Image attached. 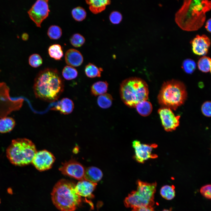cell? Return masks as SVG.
Segmentation results:
<instances>
[{"mask_svg": "<svg viewBox=\"0 0 211 211\" xmlns=\"http://www.w3.org/2000/svg\"><path fill=\"white\" fill-rule=\"evenodd\" d=\"M211 8V2L210 1L184 0L175 14V22L183 30H198L204 24L206 13L210 10Z\"/></svg>", "mask_w": 211, "mask_h": 211, "instance_id": "6da1fadb", "label": "cell"}, {"mask_svg": "<svg viewBox=\"0 0 211 211\" xmlns=\"http://www.w3.org/2000/svg\"><path fill=\"white\" fill-rule=\"evenodd\" d=\"M64 82L56 69L47 68L39 72L33 87L35 97L49 102L58 100L64 91Z\"/></svg>", "mask_w": 211, "mask_h": 211, "instance_id": "7a4b0ae2", "label": "cell"}, {"mask_svg": "<svg viewBox=\"0 0 211 211\" xmlns=\"http://www.w3.org/2000/svg\"><path fill=\"white\" fill-rule=\"evenodd\" d=\"M76 185L72 181L62 179L54 186L51 193L52 200L60 211H74L80 205L81 198L76 191Z\"/></svg>", "mask_w": 211, "mask_h": 211, "instance_id": "3957f363", "label": "cell"}, {"mask_svg": "<svg viewBox=\"0 0 211 211\" xmlns=\"http://www.w3.org/2000/svg\"><path fill=\"white\" fill-rule=\"evenodd\" d=\"M120 92L122 101L130 108H135L139 103L148 98V85L138 78L130 77L124 80L120 85Z\"/></svg>", "mask_w": 211, "mask_h": 211, "instance_id": "277c9868", "label": "cell"}, {"mask_svg": "<svg viewBox=\"0 0 211 211\" xmlns=\"http://www.w3.org/2000/svg\"><path fill=\"white\" fill-rule=\"evenodd\" d=\"M187 97L186 88L180 81L172 80L165 82L158 96L159 103L163 107L176 110L183 105Z\"/></svg>", "mask_w": 211, "mask_h": 211, "instance_id": "5b68a950", "label": "cell"}, {"mask_svg": "<svg viewBox=\"0 0 211 211\" xmlns=\"http://www.w3.org/2000/svg\"><path fill=\"white\" fill-rule=\"evenodd\" d=\"M34 144L26 138L13 140L6 151L7 156L12 164L18 166L32 163L37 152Z\"/></svg>", "mask_w": 211, "mask_h": 211, "instance_id": "8992f818", "label": "cell"}, {"mask_svg": "<svg viewBox=\"0 0 211 211\" xmlns=\"http://www.w3.org/2000/svg\"><path fill=\"white\" fill-rule=\"evenodd\" d=\"M136 190L128 195L124 200L127 207H152L154 203V194L156 191V182L147 183L138 180Z\"/></svg>", "mask_w": 211, "mask_h": 211, "instance_id": "52a82bcc", "label": "cell"}, {"mask_svg": "<svg viewBox=\"0 0 211 211\" xmlns=\"http://www.w3.org/2000/svg\"><path fill=\"white\" fill-rule=\"evenodd\" d=\"M9 93V89L6 84L0 83V118L5 117L12 111L18 110L23 104V99H12Z\"/></svg>", "mask_w": 211, "mask_h": 211, "instance_id": "ba28073f", "label": "cell"}, {"mask_svg": "<svg viewBox=\"0 0 211 211\" xmlns=\"http://www.w3.org/2000/svg\"><path fill=\"white\" fill-rule=\"evenodd\" d=\"M48 2V0H37L28 12L30 18L38 27H41L42 22L49 15Z\"/></svg>", "mask_w": 211, "mask_h": 211, "instance_id": "9c48e42d", "label": "cell"}, {"mask_svg": "<svg viewBox=\"0 0 211 211\" xmlns=\"http://www.w3.org/2000/svg\"><path fill=\"white\" fill-rule=\"evenodd\" d=\"M132 146L135 153L134 159L138 163L143 164L149 159L157 157L156 154L152 153L153 149L157 147V145L156 144H142L136 140L132 142Z\"/></svg>", "mask_w": 211, "mask_h": 211, "instance_id": "30bf717a", "label": "cell"}, {"mask_svg": "<svg viewBox=\"0 0 211 211\" xmlns=\"http://www.w3.org/2000/svg\"><path fill=\"white\" fill-rule=\"evenodd\" d=\"M59 170L64 175L80 181L84 180V167L75 160H70L63 163Z\"/></svg>", "mask_w": 211, "mask_h": 211, "instance_id": "8fae6325", "label": "cell"}, {"mask_svg": "<svg viewBox=\"0 0 211 211\" xmlns=\"http://www.w3.org/2000/svg\"><path fill=\"white\" fill-rule=\"evenodd\" d=\"M55 159L51 153L43 150L37 152L32 163L38 170L43 171L51 168Z\"/></svg>", "mask_w": 211, "mask_h": 211, "instance_id": "7c38bea8", "label": "cell"}, {"mask_svg": "<svg viewBox=\"0 0 211 211\" xmlns=\"http://www.w3.org/2000/svg\"><path fill=\"white\" fill-rule=\"evenodd\" d=\"M162 125L166 131L175 130L179 126L180 116H176L169 108L162 107L158 111Z\"/></svg>", "mask_w": 211, "mask_h": 211, "instance_id": "4fadbf2b", "label": "cell"}, {"mask_svg": "<svg viewBox=\"0 0 211 211\" xmlns=\"http://www.w3.org/2000/svg\"><path fill=\"white\" fill-rule=\"evenodd\" d=\"M210 44V40L207 36L197 35L192 41L193 51L198 55H205L208 52Z\"/></svg>", "mask_w": 211, "mask_h": 211, "instance_id": "5bb4252c", "label": "cell"}, {"mask_svg": "<svg viewBox=\"0 0 211 211\" xmlns=\"http://www.w3.org/2000/svg\"><path fill=\"white\" fill-rule=\"evenodd\" d=\"M97 185V183L91 182L86 180L80 181L76 185L75 190L81 197L92 198L94 197L92 193Z\"/></svg>", "mask_w": 211, "mask_h": 211, "instance_id": "9a60e30c", "label": "cell"}, {"mask_svg": "<svg viewBox=\"0 0 211 211\" xmlns=\"http://www.w3.org/2000/svg\"><path fill=\"white\" fill-rule=\"evenodd\" d=\"M65 60L68 66L72 67H77L83 63L84 59L81 53L74 49L68 50L65 55Z\"/></svg>", "mask_w": 211, "mask_h": 211, "instance_id": "2e32d148", "label": "cell"}, {"mask_svg": "<svg viewBox=\"0 0 211 211\" xmlns=\"http://www.w3.org/2000/svg\"><path fill=\"white\" fill-rule=\"evenodd\" d=\"M103 176L101 171L96 167L90 166L85 170L84 180L97 183L101 180Z\"/></svg>", "mask_w": 211, "mask_h": 211, "instance_id": "e0dca14e", "label": "cell"}, {"mask_svg": "<svg viewBox=\"0 0 211 211\" xmlns=\"http://www.w3.org/2000/svg\"><path fill=\"white\" fill-rule=\"evenodd\" d=\"M74 108V105L72 101L68 98H65L62 99L52 110L59 111L61 114L67 115L72 112Z\"/></svg>", "mask_w": 211, "mask_h": 211, "instance_id": "ac0fdd59", "label": "cell"}, {"mask_svg": "<svg viewBox=\"0 0 211 211\" xmlns=\"http://www.w3.org/2000/svg\"><path fill=\"white\" fill-rule=\"evenodd\" d=\"M86 3L89 5V9L94 14L99 13L104 10L107 5L109 4V0H87Z\"/></svg>", "mask_w": 211, "mask_h": 211, "instance_id": "d6986e66", "label": "cell"}, {"mask_svg": "<svg viewBox=\"0 0 211 211\" xmlns=\"http://www.w3.org/2000/svg\"><path fill=\"white\" fill-rule=\"evenodd\" d=\"M108 84L106 81H100L94 83L91 87L92 95L96 96L105 93L108 90Z\"/></svg>", "mask_w": 211, "mask_h": 211, "instance_id": "ffe728a7", "label": "cell"}, {"mask_svg": "<svg viewBox=\"0 0 211 211\" xmlns=\"http://www.w3.org/2000/svg\"><path fill=\"white\" fill-rule=\"evenodd\" d=\"M135 108L138 113L143 116H147L149 115L152 110L151 103L147 100L139 102L136 105Z\"/></svg>", "mask_w": 211, "mask_h": 211, "instance_id": "44dd1931", "label": "cell"}, {"mask_svg": "<svg viewBox=\"0 0 211 211\" xmlns=\"http://www.w3.org/2000/svg\"><path fill=\"white\" fill-rule=\"evenodd\" d=\"M15 121L11 118L5 117L0 119V132L4 133L9 132L13 128Z\"/></svg>", "mask_w": 211, "mask_h": 211, "instance_id": "7402d4cb", "label": "cell"}, {"mask_svg": "<svg viewBox=\"0 0 211 211\" xmlns=\"http://www.w3.org/2000/svg\"><path fill=\"white\" fill-rule=\"evenodd\" d=\"M103 71L101 68H98L95 65L89 63L85 66V72L86 76L89 78L100 77L101 72Z\"/></svg>", "mask_w": 211, "mask_h": 211, "instance_id": "603a6c76", "label": "cell"}, {"mask_svg": "<svg viewBox=\"0 0 211 211\" xmlns=\"http://www.w3.org/2000/svg\"><path fill=\"white\" fill-rule=\"evenodd\" d=\"M48 53L51 58L56 60H60L63 56L61 46L58 44H54L50 46L48 49Z\"/></svg>", "mask_w": 211, "mask_h": 211, "instance_id": "cb8c5ba5", "label": "cell"}, {"mask_svg": "<svg viewBox=\"0 0 211 211\" xmlns=\"http://www.w3.org/2000/svg\"><path fill=\"white\" fill-rule=\"evenodd\" d=\"M113 98L109 94L105 93L98 96L97 103L101 108L106 109L110 107L112 103Z\"/></svg>", "mask_w": 211, "mask_h": 211, "instance_id": "d4e9b609", "label": "cell"}, {"mask_svg": "<svg viewBox=\"0 0 211 211\" xmlns=\"http://www.w3.org/2000/svg\"><path fill=\"white\" fill-rule=\"evenodd\" d=\"M198 66L199 69L203 72H210L211 59L206 56L201 57L198 62Z\"/></svg>", "mask_w": 211, "mask_h": 211, "instance_id": "484cf974", "label": "cell"}, {"mask_svg": "<svg viewBox=\"0 0 211 211\" xmlns=\"http://www.w3.org/2000/svg\"><path fill=\"white\" fill-rule=\"evenodd\" d=\"M160 193L164 198L167 200H172L175 196L174 187L173 186H164L161 189Z\"/></svg>", "mask_w": 211, "mask_h": 211, "instance_id": "4316f807", "label": "cell"}, {"mask_svg": "<svg viewBox=\"0 0 211 211\" xmlns=\"http://www.w3.org/2000/svg\"><path fill=\"white\" fill-rule=\"evenodd\" d=\"M62 75L65 79L69 80L76 78L78 76V73L76 69L73 67L67 65L63 68L62 72Z\"/></svg>", "mask_w": 211, "mask_h": 211, "instance_id": "83f0119b", "label": "cell"}, {"mask_svg": "<svg viewBox=\"0 0 211 211\" xmlns=\"http://www.w3.org/2000/svg\"><path fill=\"white\" fill-rule=\"evenodd\" d=\"M71 13L73 18L78 21H83L86 16L85 10L81 6H77L73 9Z\"/></svg>", "mask_w": 211, "mask_h": 211, "instance_id": "f1b7e54d", "label": "cell"}, {"mask_svg": "<svg viewBox=\"0 0 211 211\" xmlns=\"http://www.w3.org/2000/svg\"><path fill=\"white\" fill-rule=\"evenodd\" d=\"M62 31L61 28L57 25H52L49 28L47 34L51 39L57 40L62 36Z\"/></svg>", "mask_w": 211, "mask_h": 211, "instance_id": "f546056e", "label": "cell"}, {"mask_svg": "<svg viewBox=\"0 0 211 211\" xmlns=\"http://www.w3.org/2000/svg\"><path fill=\"white\" fill-rule=\"evenodd\" d=\"M196 67V64L195 62L191 59H186L183 62L182 68L187 73H192L195 70Z\"/></svg>", "mask_w": 211, "mask_h": 211, "instance_id": "4dcf8cb0", "label": "cell"}, {"mask_svg": "<svg viewBox=\"0 0 211 211\" xmlns=\"http://www.w3.org/2000/svg\"><path fill=\"white\" fill-rule=\"evenodd\" d=\"M84 38L80 34L76 33L73 34L70 39L71 44L76 47L81 46L85 43Z\"/></svg>", "mask_w": 211, "mask_h": 211, "instance_id": "1f68e13d", "label": "cell"}, {"mask_svg": "<svg viewBox=\"0 0 211 211\" xmlns=\"http://www.w3.org/2000/svg\"><path fill=\"white\" fill-rule=\"evenodd\" d=\"M42 59L41 56L37 54H33L30 55L28 59L30 65L34 68H37L42 64Z\"/></svg>", "mask_w": 211, "mask_h": 211, "instance_id": "d6a6232c", "label": "cell"}, {"mask_svg": "<svg viewBox=\"0 0 211 211\" xmlns=\"http://www.w3.org/2000/svg\"><path fill=\"white\" fill-rule=\"evenodd\" d=\"M110 22L114 24L119 23L122 21V16L120 13L117 11L112 12L109 16Z\"/></svg>", "mask_w": 211, "mask_h": 211, "instance_id": "836d02e7", "label": "cell"}, {"mask_svg": "<svg viewBox=\"0 0 211 211\" xmlns=\"http://www.w3.org/2000/svg\"><path fill=\"white\" fill-rule=\"evenodd\" d=\"M211 102L207 101L205 102L201 106V111L203 114L207 117L211 116Z\"/></svg>", "mask_w": 211, "mask_h": 211, "instance_id": "e575fe53", "label": "cell"}, {"mask_svg": "<svg viewBox=\"0 0 211 211\" xmlns=\"http://www.w3.org/2000/svg\"><path fill=\"white\" fill-rule=\"evenodd\" d=\"M211 185L208 184L205 185L201 188L200 192L201 194L206 198L211 199Z\"/></svg>", "mask_w": 211, "mask_h": 211, "instance_id": "d590c367", "label": "cell"}, {"mask_svg": "<svg viewBox=\"0 0 211 211\" xmlns=\"http://www.w3.org/2000/svg\"><path fill=\"white\" fill-rule=\"evenodd\" d=\"M132 211H154L152 207H134Z\"/></svg>", "mask_w": 211, "mask_h": 211, "instance_id": "8d00e7d4", "label": "cell"}, {"mask_svg": "<svg viewBox=\"0 0 211 211\" xmlns=\"http://www.w3.org/2000/svg\"><path fill=\"white\" fill-rule=\"evenodd\" d=\"M211 18H210L207 21L205 26L207 30L210 33H211Z\"/></svg>", "mask_w": 211, "mask_h": 211, "instance_id": "74e56055", "label": "cell"}, {"mask_svg": "<svg viewBox=\"0 0 211 211\" xmlns=\"http://www.w3.org/2000/svg\"><path fill=\"white\" fill-rule=\"evenodd\" d=\"M22 38L23 40H26L28 39V35L27 33H23L22 35Z\"/></svg>", "mask_w": 211, "mask_h": 211, "instance_id": "f35d334b", "label": "cell"}, {"mask_svg": "<svg viewBox=\"0 0 211 211\" xmlns=\"http://www.w3.org/2000/svg\"><path fill=\"white\" fill-rule=\"evenodd\" d=\"M162 211H171V210H166L164 209L162 210Z\"/></svg>", "mask_w": 211, "mask_h": 211, "instance_id": "ab89813d", "label": "cell"}, {"mask_svg": "<svg viewBox=\"0 0 211 211\" xmlns=\"http://www.w3.org/2000/svg\"><path fill=\"white\" fill-rule=\"evenodd\" d=\"M1 199H0V204H1Z\"/></svg>", "mask_w": 211, "mask_h": 211, "instance_id": "60d3db41", "label": "cell"}, {"mask_svg": "<svg viewBox=\"0 0 211 211\" xmlns=\"http://www.w3.org/2000/svg\"><path fill=\"white\" fill-rule=\"evenodd\" d=\"M0 71H1V70H0Z\"/></svg>", "mask_w": 211, "mask_h": 211, "instance_id": "b9f144b4", "label": "cell"}]
</instances>
